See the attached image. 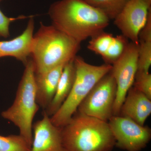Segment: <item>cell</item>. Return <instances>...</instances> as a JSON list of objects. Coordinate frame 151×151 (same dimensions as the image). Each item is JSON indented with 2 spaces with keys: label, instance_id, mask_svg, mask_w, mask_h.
Wrapping results in <instances>:
<instances>
[{
  "label": "cell",
  "instance_id": "22",
  "mask_svg": "<svg viewBox=\"0 0 151 151\" xmlns=\"http://www.w3.org/2000/svg\"><path fill=\"white\" fill-rule=\"evenodd\" d=\"M150 9L151 8V0H142Z\"/></svg>",
  "mask_w": 151,
  "mask_h": 151
},
{
  "label": "cell",
  "instance_id": "7",
  "mask_svg": "<svg viewBox=\"0 0 151 151\" xmlns=\"http://www.w3.org/2000/svg\"><path fill=\"white\" fill-rule=\"evenodd\" d=\"M139 45L129 42L123 54L112 65L111 72L117 86L113 116H119L127 93L134 84L137 70Z\"/></svg>",
  "mask_w": 151,
  "mask_h": 151
},
{
  "label": "cell",
  "instance_id": "2",
  "mask_svg": "<svg viewBox=\"0 0 151 151\" xmlns=\"http://www.w3.org/2000/svg\"><path fill=\"white\" fill-rule=\"evenodd\" d=\"M81 43L53 26L40 23L34 34L31 56L35 74L47 72L73 60Z\"/></svg>",
  "mask_w": 151,
  "mask_h": 151
},
{
  "label": "cell",
  "instance_id": "16",
  "mask_svg": "<svg viewBox=\"0 0 151 151\" xmlns=\"http://www.w3.org/2000/svg\"><path fill=\"white\" fill-rule=\"evenodd\" d=\"M129 40L124 35L114 36L113 40L102 58L105 64L112 65L124 53L129 43Z\"/></svg>",
  "mask_w": 151,
  "mask_h": 151
},
{
  "label": "cell",
  "instance_id": "10",
  "mask_svg": "<svg viewBox=\"0 0 151 151\" xmlns=\"http://www.w3.org/2000/svg\"><path fill=\"white\" fill-rule=\"evenodd\" d=\"M30 151H66L63 143L61 128L52 124L43 111L42 119L33 124Z\"/></svg>",
  "mask_w": 151,
  "mask_h": 151
},
{
  "label": "cell",
  "instance_id": "5",
  "mask_svg": "<svg viewBox=\"0 0 151 151\" xmlns=\"http://www.w3.org/2000/svg\"><path fill=\"white\" fill-rule=\"evenodd\" d=\"M76 78L73 87L67 99L58 111L50 117L55 126L61 128L65 126L77 111L78 106L94 85L111 71L112 65H100L87 63L82 57L76 56L73 59Z\"/></svg>",
  "mask_w": 151,
  "mask_h": 151
},
{
  "label": "cell",
  "instance_id": "11",
  "mask_svg": "<svg viewBox=\"0 0 151 151\" xmlns=\"http://www.w3.org/2000/svg\"><path fill=\"white\" fill-rule=\"evenodd\" d=\"M34 28V19L30 16L22 34L11 40L0 41V58L12 57L25 65L31 56Z\"/></svg>",
  "mask_w": 151,
  "mask_h": 151
},
{
  "label": "cell",
  "instance_id": "6",
  "mask_svg": "<svg viewBox=\"0 0 151 151\" xmlns=\"http://www.w3.org/2000/svg\"><path fill=\"white\" fill-rule=\"evenodd\" d=\"M117 86L111 71L91 89L78 106L77 111L108 122L113 115Z\"/></svg>",
  "mask_w": 151,
  "mask_h": 151
},
{
  "label": "cell",
  "instance_id": "14",
  "mask_svg": "<svg viewBox=\"0 0 151 151\" xmlns=\"http://www.w3.org/2000/svg\"><path fill=\"white\" fill-rule=\"evenodd\" d=\"M73 59L65 64L54 97L44 111L49 117L53 116L58 111L67 99L73 87L76 74Z\"/></svg>",
  "mask_w": 151,
  "mask_h": 151
},
{
  "label": "cell",
  "instance_id": "9",
  "mask_svg": "<svg viewBox=\"0 0 151 151\" xmlns=\"http://www.w3.org/2000/svg\"><path fill=\"white\" fill-rule=\"evenodd\" d=\"M150 9L142 0H129L114 19V24L122 35L139 45V34L145 25Z\"/></svg>",
  "mask_w": 151,
  "mask_h": 151
},
{
  "label": "cell",
  "instance_id": "12",
  "mask_svg": "<svg viewBox=\"0 0 151 151\" xmlns=\"http://www.w3.org/2000/svg\"><path fill=\"white\" fill-rule=\"evenodd\" d=\"M151 114V100L132 86L127 93L119 116L127 117L144 126Z\"/></svg>",
  "mask_w": 151,
  "mask_h": 151
},
{
  "label": "cell",
  "instance_id": "13",
  "mask_svg": "<svg viewBox=\"0 0 151 151\" xmlns=\"http://www.w3.org/2000/svg\"><path fill=\"white\" fill-rule=\"evenodd\" d=\"M65 64H62L45 73L35 74L36 101L39 107L45 110L51 103Z\"/></svg>",
  "mask_w": 151,
  "mask_h": 151
},
{
  "label": "cell",
  "instance_id": "21",
  "mask_svg": "<svg viewBox=\"0 0 151 151\" xmlns=\"http://www.w3.org/2000/svg\"><path fill=\"white\" fill-rule=\"evenodd\" d=\"M27 18V17L22 15L16 18L9 17L0 10V37L7 38L9 36V26L11 23Z\"/></svg>",
  "mask_w": 151,
  "mask_h": 151
},
{
  "label": "cell",
  "instance_id": "1",
  "mask_svg": "<svg viewBox=\"0 0 151 151\" xmlns=\"http://www.w3.org/2000/svg\"><path fill=\"white\" fill-rule=\"evenodd\" d=\"M48 14L52 25L79 43L103 32L110 19L85 0H59L52 3Z\"/></svg>",
  "mask_w": 151,
  "mask_h": 151
},
{
  "label": "cell",
  "instance_id": "15",
  "mask_svg": "<svg viewBox=\"0 0 151 151\" xmlns=\"http://www.w3.org/2000/svg\"><path fill=\"white\" fill-rule=\"evenodd\" d=\"M86 2L102 11L110 19H114L129 0H85Z\"/></svg>",
  "mask_w": 151,
  "mask_h": 151
},
{
  "label": "cell",
  "instance_id": "20",
  "mask_svg": "<svg viewBox=\"0 0 151 151\" xmlns=\"http://www.w3.org/2000/svg\"><path fill=\"white\" fill-rule=\"evenodd\" d=\"M133 86L151 100V74L150 72L137 70Z\"/></svg>",
  "mask_w": 151,
  "mask_h": 151
},
{
  "label": "cell",
  "instance_id": "8",
  "mask_svg": "<svg viewBox=\"0 0 151 151\" xmlns=\"http://www.w3.org/2000/svg\"><path fill=\"white\" fill-rule=\"evenodd\" d=\"M108 122L116 141L115 146L119 148L139 151L150 141V128L141 126L129 118L113 116Z\"/></svg>",
  "mask_w": 151,
  "mask_h": 151
},
{
  "label": "cell",
  "instance_id": "17",
  "mask_svg": "<svg viewBox=\"0 0 151 151\" xmlns=\"http://www.w3.org/2000/svg\"><path fill=\"white\" fill-rule=\"evenodd\" d=\"M31 146L20 135H0V151H30Z\"/></svg>",
  "mask_w": 151,
  "mask_h": 151
},
{
  "label": "cell",
  "instance_id": "19",
  "mask_svg": "<svg viewBox=\"0 0 151 151\" xmlns=\"http://www.w3.org/2000/svg\"><path fill=\"white\" fill-rule=\"evenodd\" d=\"M151 65V41H139L137 70L149 72Z\"/></svg>",
  "mask_w": 151,
  "mask_h": 151
},
{
  "label": "cell",
  "instance_id": "23",
  "mask_svg": "<svg viewBox=\"0 0 151 151\" xmlns=\"http://www.w3.org/2000/svg\"><path fill=\"white\" fill-rule=\"evenodd\" d=\"M3 0H0V2H1Z\"/></svg>",
  "mask_w": 151,
  "mask_h": 151
},
{
  "label": "cell",
  "instance_id": "3",
  "mask_svg": "<svg viewBox=\"0 0 151 151\" xmlns=\"http://www.w3.org/2000/svg\"><path fill=\"white\" fill-rule=\"evenodd\" d=\"M61 132L66 151H111L116 146L108 122L78 111Z\"/></svg>",
  "mask_w": 151,
  "mask_h": 151
},
{
  "label": "cell",
  "instance_id": "18",
  "mask_svg": "<svg viewBox=\"0 0 151 151\" xmlns=\"http://www.w3.org/2000/svg\"><path fill=\"white\" fill-rule=\"evenodd\" d=\"M113 37L112 34L103 31L91 38L87 47L89 50L102 57L109 48Z\"/></svg>",
  "mask_w": 151,
  "mask_h": 151
},
{
  "label": "cell",
  "instance_id": "4",
  "mask_svg": "<svg viewBox=\"0 0 151 151\" xmlns=\"http://www.w3.org/2000/svg\"><path fill=\"white\" fill-rule=\"evenodd\" d=\"M24 65L14 103L1 115L19 128V135L32 147L33 121L39 106L36 101L35 70L32 58H29Z\"/></svg>",
  "mask_w": 151,
  "mask_h": 151
}]
</instances>
